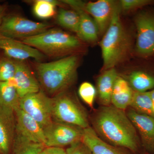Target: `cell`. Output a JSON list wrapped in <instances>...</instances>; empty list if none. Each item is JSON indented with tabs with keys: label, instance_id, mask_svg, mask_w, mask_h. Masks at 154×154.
I'll use <instances>...</instances> for the list:
<instances>
[{
	"label": "cell",
	"instance_id": "cell-29",
	"mask_svg": "<svg viewBox=\"0 0 154 154\" xmlns=\"http://www.w3.org/2000/svg\"><path fill=\"white\" fill-rule=\"evenodd\" d=\"M66 152V154H92L90 149L82 140L69 146Z\"/></svg>",
	"mask_w": 154,
	"mask_h": 154
},
{
	"label": "cell",
	"instance_id": "cell-12",
	"mask_svg": "<svg viewBox=\"0 0 154 154\" xmlns=\"http://www.w3.org/2000/svg\"><path fill=\"white\" fill-rule=\"evenodd\" d=\"M117 3L111 0H99L85 2V8L94 19L99 34H104L107 30Z\"/></svg>",
	"mask_w": 154,
	"mask_h": 154
},
{
	"label": "cell",
	"instance_id": "cell-34",
	"mask_svg": "<svg viewBox=\"0 0 154 154\" xmlns=\"http://www.w3.org/2000/svg\"><path fill=\"white\" fill-rule=\"evenodd\" d=\"M140 154H145V152H144L142 153H141Z\"/></svg>",
	"mask_w": 154,
	"mask_h": 154
},
{
	"label": "cell",
	"instance_id": "cell-30",
	"mask_svg": "<svg viewBox=\"0 0 154 154\" xmlns=\"http://www.w3.org/2000/svg\"><path fill=\"white\" fill-rule=\"evenodd\" d=\"M40 154H66L65 150L57 147H45Z\"/></svg>",
	"mask_w": 154,
	"mask_h": 154
},
{
	"label": "cell",
	"instance_id": "cell-32",
	"mask_svg": "<svg viewBox=\"0 0 154 154\" xmlns=\"http://www.w3.org/2000/svg\"><path fill=\"white\" fill-rule=\"evenodd\" d=\"M150 93L154 105V88L152 91H150Z\"/></svg>",
	"mask_w": 154,
	"mask_h": 154
},
{
	"label": "cell",
	"instance_id": "cell-1",
	"mask_svg": "<svg viewBox=\"0 0 154 154\" xmlns=\"http://www.w3.org/2000/svg\"><path fill=\"white\" fill-rule=\"evenodd\" d=\"M94 129L108 143L128 149L133 153L140 151L137 130L123 110L114 106H104L92 119Z\"/></svg>",
	"mask_w": 154,
	"mask_h": 154
},
{
	"label": "cell",
	"instance_id": "cell-22",
	"mask_svg": "<svg viewBox=\"0 0 154 154\" xmlns=\"http://www.w3.org/2000/svg\"><path fill=\"white\" fill-rule=\"evenodd\" d=\"M130 106L137 113L154 117V105L150 91L134 92Z\"/></svg>",
	"mask_w": 154,
	"mask_h": 154
},
{
	"label": "cell",
	"instance_id": "cell-7",
	"mask_svg": "<svg viewBox=\"0 0 154 154\" xmlns=\"http://www.w3.org/2000/svg\"><path fill=\"white\" fill-rule=\"evenodd\" d=\"M52 98L41 89L38 92L20 98V108L30 116L42 128L53 121Z\"/></svg>",
	"mask_w": 154,
	"mask_h": 154
},
{
	"label": "cell",
	"instance_id": "cell-14",
	"mask_svg": "<svg viewBox=\"0 0 154 154\" xmlns=\"http://www.w3.org/2000/svg\"><path fill=\"white\" fill-rule=\"evenodd\" d=\"M16 71L14 77L16 88L20 98L41 90L36 76L26 60H15Z\"/></svg>",
	"mask_w": 154,
	"mask_h": 154
},
{
	"label": "cell",
	"instance_id": "cell-19",
	"mask_svg": "<svg viewBox=\"0 0 154 154\" xmlns=\"http://www.w3.org/2000/svg\"><path fill=\"white\" fill-rule=\"evenodd\" d=\"M118 76L116 69L114 68L104 71L97 80V91L99 100L104 106H108L111 103L113 86Z\"/></svg>",
	"mask_w": 154,
	"mask_h": 154
},
{
	"label": "cell",
	"instance_id": "cell-6",
	"mask_svg": "<svg viewBox=\"0 0 154 154\" xmlns=\"http://www.w3.org/2000/svg\"><path fill=\"white\" fill-rule=\"evenodd\" d=\"M54 27L52 24L31 21L21 16H5L0 25V34L14 39L36 36Z\"/></svg>",
	"mask_w": 154,
	"mask_h": 154
},
{
	"label": "cell",
	"instance_id": "cell-18",
	"mask_svg": "<svg viewBox=\"0 0 154 154\" xmlns=\"http://www.w3.org/2000/svg\"><path fill=\"white\" fill-rule=\"evenodd\" d=\"M134 92L127 81L118 76L113 86L111 103L116 108L124 110L130 105Z\"/></svg>",
	"mask_w": 154,
	"mask_h": 154
},
{
	"label": "cell",
	"instance_id": "cell-3",
	"mask_svg": "<svg viewBox=\"0 0 154 154\" xmlns=\"http://www.w3.org/2000/svg\"><path fill=\"white\" fill-rule=\"evenodd\" d=\"M120 12L118 3L110 25L100 41L103 71L115 68L126 58L130 51V39L122 25Z\"/></svg>",
	"mask_w": 154,
	"mask_h": 154
},
{
	"label": "cell",
	"instance_id": "cell-24",
	"mask_svg": "<svg viewBox=\"0 0 154 154\" xmlns=\"http://www.w3.org/2000/svg\"><path fill=\"white\" fill-rule=\"evenodd\" d=\"M57 21L61 27L78 34L79 28V16L74 10L60 8L57 15Z\"/></svg>",
	"mask_w": 154,
	"mask_h": 154
},
{
	"label": "cell",
	"instance_id": "cell-27",
	"mask_svg": "<svg viewBox=\"0 0 154 154\" xmlns=\"http://www.w3.org/2000/svg\"><path fill=\"white\" fill-rule=\"evenodd\" d=\"M79 94L83 101L87 105L91 107L93 106L96 90L92 84L88 82L82 83L79 88Z\"/></svg>",
	"mask_w": 154,
	"mask_h": 154
},
{
	"label": "cell",
	"instance_id": "cell-28",
	"mask_svg": "<svg viewBox=\"0 0 154 154\" xmlns=\"http://www.w3.org/2000/svg\"><path fill=\"white\" fill-rule=\"evenodd\" d=\"M121 11L129 12L154 4L152 0H121L119 2Z\"/></svg>",
	"mask_w": 154,
	"mask_h": 154
},
{
	"label": "cell",
	"instance_id": "cell-5",
	"mask_svg": "<svg viewBox=\"0 0 154 154\" xmlns=\"http://www.w3.org/2000/svg\"><path fill=\"white\" fill-rule=\"evenodd\" d=\"M53 120L79 127H89L87 114L82 107L66 91L52 97Z\"/></svg>",
	"mask_w": 154,
	"mask_h": 154
},
{
	"label": "cell",
	"instance_id": "cell-13",
	"mask_svg": "<svg viewBox=\"0 0 154 154\" xmlns=\"http://www.w3.org/2000/svg\"><path fill=\"white\" fill-rule=\"evenodd\" d=\"M127 115L139 132L145 152L154 154V117L137 113L132 108Z\"/></svg>",
	"mask_w": 154,
	"mask_h": 154
},
{
	"label": "cell",
	"instance_id": "cell-2",
	"mask_svg": "<svg viewBox=\"0 0 154 154\" xmlns=\"http://www.w3.org/2000/svg\"><path fill=\"white\" fill-rule=\"evenodd\" d=\"M79 58L73 54L58 60L32 64L41 89L48 96L54 97L66 91L76 77Z\"/></svg>",
	"mask_w": 154,
	"mask_h": 154
},
{
	"label": "cell",
	"instance_id": "cell-9",
	"mask_svg": "<svg viewBox=\"0 0 154 154\" xmlns=\"http://www.w3.org/2000/svg\"><path fill=\"white\" fill-rule=\"evenodd\" d=\"M137 31L136 51L140 56L148 57L154 54V13L143 11L137 15Z\"/></svg>",
	"mask_w": 154,
	"mask_h": 154
},
{
	"label": "cell",
	"instance_id": "cell-33",
	"mask_svg": "<svg viewBox=\"0 0 154 154\" xmlns=\"http://www.w3.org/2000/svg\"><path fill=\"white\" fill-rule=\"evenodd\" d=\"M145 154H151L149 153H147V152H146L145 153Z\"/></svg>",
	"mask_w": 154,
	"mask_h": 154
},
{
	"label": "cell",
	"instance_id": "cell-17",
	"mask_svg": "<svg viewBox=\"0 0 154 154\" xmlns=\"http://www.w3.org/2000/svg\"><path fill=\"white\" fill-rule=\"evenodd\" d=\"M82 141L92 154H130L121 148L110 144L100 138L94 128L90 126L84 129Z\"/></svg>",
	"mask_w": 154,
	"mask_h": 154
},
{
	"label": "cell",
	"instance_id": "cell-11",
	"mask_svg": "<svg viewBox=\"0 0 154 154\" xmlns=\"http://www.w3.org/2000/svg\"><path fill=\"white\" fill-rule=\"evenodd\" d=\"M62 2L70 6L79 14L80 24L77 36L81 40L93 43L98 39L99 33L96 23L85 8V2L73 0H64Z\"/></svg>",
	"mask_w": 154,
	"mask_h": 154
},
{
	"label": "cell",
	"instance_id": "cell-16",
	"mask_svg": "<svg viewBox=\"0 0 154 154\" xmlns=\"http://www.w3.org/2000/svg\"><path fill=\"white\" fill-rule=\"evenodd\" d=\"M15 112L16 132L31 141L45 145V137L41 125L20 108Z\"/></svg>",
	"mask_w": 154,
	"mask_h": 154
},
{
	"label": "cell",
	"instance_id": "cell-10",
	"mask_svg": "<svg viewBox=\"0 0 154 154\" xmlns=\"http://www.w3.org/2000/svg\"><path fill=\"white\" fill-rule=\"evenodd\" d=\"M0 49L2 50L8 57L15 60H26L32 58L37 62H40L45 57L37 49L20 40L1 34Z\"/></svg>",
	"mask_w": 154,
	"mask_h": 154
},
{
	"label": "cell",
	"instance_id": "cell-31",
	"mask_svg": "<svg viewBox=\"0 0 154 154\" xmlns=\"http://www.w3.org/2000/svg\"><path fill=\"white\" fill-rule=\"evenodd\" d=\"M6 10V6L0 5V25L2 24L4 17H5V13Z\"/></svg>",
	"mask_w": 154,
	"mask_h": 154
},
{
	"label": "cell",
	"instance_id": "cell-20",
	"mask_svg": "<svg viewBox=\"0 0 154 154\" xmlns=\"http://www.w3.org/2000/svg\"><path fill=\"white\" fill-rule=\"evenodd\" d=\"M20 98L14 86L9 82H0V105L16 111L20 108Z\"/></svg>",
	"mask_w": 154,
	"mask_h": 154
},
{
	"label": "cell",
	"instance_id": "cell-8",
	"mask_svg": "<svg viewBox=\"0 0 154 154\" xmlns=\"http://www.w3.org/2000/svg\"><path fill=\"white\" fill-rule=\"evenodd\" d=\"M43 129L45 146L61 148L82 140L84 131L79 127L54 121Z\"/></svg>",
	"mask_w": 154,
	"mask_h": 154
},
{
	"label": "cell",
	"instance_id": "cell-15",
	"mask_svg": "<svg viewBox=\"0 0 154 154\" xmlns=\"http://www.w3.org/2000/svg\"><path fill=\"white\" fill-rule=\"evenodd\" d=\"M15 111L0 105V154H10L16 134Z\"/></svg>",
	"mask_w": 154,
	"mask_h": 154
},
{
	"label": "cell",
	"instance_id": "cell-26",
	"mask_svg": "<svg viewBox=\"0 0 154 154\" xmlns=\"http://www.w3.org/2000/svg\"><path fill=\"white\" fill-rule=\"evenodd\" d=\"M15 71V60L8 57L0 58V82H7L14 78Z\"/></svg>",
	"mask_w": 154,
	"mask_h": 154
},
{
	"label": "cell",
	"instance_id": "cell-25",
	"mask_svg": "<svg viewBox=\"0 0 154 154\" xmlns=\"http://www.w3.org/2000/svg\"><path fill=\"white\" fill-rule=\"evenodd\" d=\"M33 11L36 17L42 19H47L53 17L56 14V6L60 2L53 0H37L34 1Z\"/></svg>",
	"mask_w": 154,
	"mask_h": 154
},
{
	"label": "cell",
	"instance_id": "cell-23",
	"mask_svg": "<svg viewBox=\"0 0 154 154\" xmlns=\"http://www.w3.org/2000/svg\"><path fill=\"white\" fill-rule=\"evenodd\" d=\"M128 83L134 92H147L154 88V76L140 71L133 72L128 77Z\"/></svg>",
	"mask_w": 154,
	"mask_h": 154
},
{
	"label": "cell",
	"instance_id": "cell-4",
	"mask_svg": "<svg viewBox=\"0 0 154 154\" xmlns=\"http://www.w3.org/2000/svg\"><path fill=\"white\" fill-rule=\"evenodd\" d=\"M23 43L35 48L45 57L57 58L76 54L83 44L75 36L57 28H51L36 36L19 39Z\"/></svg>",
	"mask_w": 154,
	"mask_h": 154
},
{
	"label": "cell",
	"instance_id": "cell-21",
	"mask_svg": "<svg viewBox=\"0 0 154 154\" xmlns=\"http://www.w3.org/2000/svg\"><path fill=\"white\" fill-rule=\"evenodd\" d=\"M45 146L33 142L16 132L12 146V154H40Z\"/></svg>",
	"mask_w": 154,
	"mask_h": 154
}]
</instances>
